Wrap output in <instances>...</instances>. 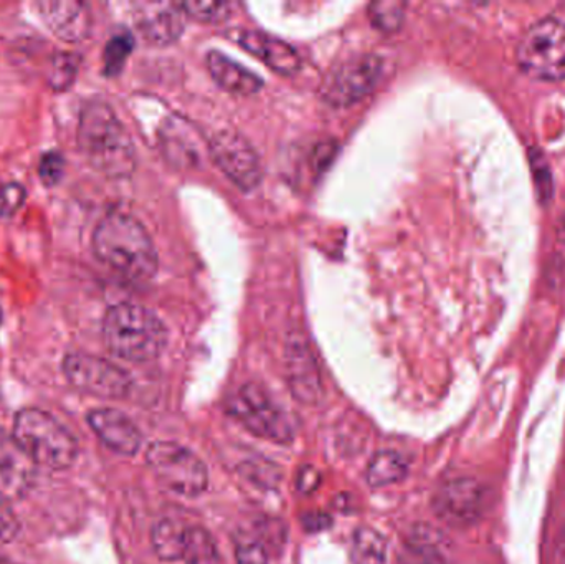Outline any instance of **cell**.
Masks as SVG:
<instances>
[{"instance_id":"6da1fadb","label":"cell","mask_w":565,"mask_h":564,"mask_svg":"<svg viewBox=\"0 0 565 564\" xmlns=\"http://www.w3.org/2000/svg\"><path fill=\"white\" fill-rule=\"evenodd\" d=\"M93 251L111 270L132 281L151 280L158 251L145 225L126 212H108L93 232Z\"/></svg>"},{"instance_id":"7a4b0ae2","label":"cell","mask_w":565,"mask_h":564,"mask_svg":"<svg viewBox=\"0 0 565 564\" xmlns=\"http://www.w3.org/2000/svg\"><path fill=\"white\" fill-rule=\"evenodd\" d=\"M76 139L89 164L106 178L125 179L135 172V142L108 103L93 99L83 106Z\"/></svg>"},{"instance_id":"3957f363","label":"cell","mask_w":565,"mask_h":564,"mask_svg":"<svg viewBox=\"0 0 565 564\" xmlns=\"http://www.w3.org/2000/svg\"><path fill=\"white\" fill-rule=\"evenodd\" d=\"M103 338L115 357L131 363H148L164 351L168 330L149 308L118 304L103 318Z\"/></svg>"},{"instance_id":"277c9868","label":"cell","mask_w":565,"mask_h":564,"mask_svg":"<svg viewBox=\"0 0 565 564\" xmlns=\"http://www.w3.org/2000/svg\"><path fill=\"white\" fill-rule=\"evenodd\" d=\"M12 436L39 467L60 472L78 459L76 437L55 416L39 407H25L15 414Z\"/></svg>"},{"instance_id":"5b68a950","label":"cell","mask_w":565,"mask_h":564,"mask_svg":"<svg viewBox=\"0 0 565 564\" xmlns=\"http://www.w3.org/2000/svg\"><path fill=\"white\" fill-rule=\"evenodd\" d=\"M518 65L537 82L565 78V20L544 17L527 26L516 49Z\"/></svg>"},{"instance_id":"8992f818","label":"cell","mask_w":565,"mask_h":564,"mask_svg":"<svg viewBox=\"0 0 565 564\" xmlns=\"http://www.w3.org/2000/svg\"><path fill=\"white\" fill-rule=\"evenodd\" d=\"M146 462L159 482L178 496L194 499L207 489V467L181 444L166 440L151 444L146 453Z\"/></svg>"},{"instance_id":"52a82bcc","label":"cell","mask_w":565,"mask_h":564,"mask_svg":"<svg viewBox=\"0 0 565 564\" xmlns=\"http://www.w3.org/2000/svg\"><path fill=\"white\" fill-rule=\"evenodd\" d=\"M228 411L241 421L252 434L275 444L291 443L295 426L288 414L274 403L267 391L258 384H245L228 403Z\"/></svg>"},{"instance_id":"ba28073f","label":"cell","mask_w":565,"mask_h":564,"mask_svg":"<svg viewBox=\"0 0 565 564\" xmlns=\"http://www.w3.org/2000/svg\"><path fill=\"white\" fill-rule=\"evenodd\" d=\"M63 374L79 393L99 400H122L132 387V380L122 368L95 354L72 351L63 358Z\"/></svg>"},{"instance_id":"9c48e42d","label":"cell","mask_w":565,"mask_h":564,"mask_svg":"<svg viewBox=\"0 0 565 564\" xmlns=\"http://www.w3.org/2000/svg\"><path fill=\"white\" fill-rule=\"evenodd\" d=\"M382 72V58L374 53L351 56L339 63L322 79L321 98L334 108H345L364 98Z\"/></svg>"},{"instance_id":"30bf717a","label":"cell","mask_w":565,"mask_h":564,"mask_svg":"<svg viewBox=\"0 0 565 564\" xmlns=\"http://www.w3.org/2000/svg\"><path fill=\"white\" fill-rule=\"evenodd\" d=\"M209 148L222 172L242 191H252L260 184L264 178L260 158L244 136L234 131L217 132Z\"/></svg>"},{"instance_id":"8fae6325","label":"cell","mask_w":565,"mask_h":564,"mask_svg":"<svg viewBox=\"0 0 565 564\" xmlns=\"http://www.w3.org/2000/svg\"><path fill=\"white\" fill-rule=\"evenodd\" d=\"M434 512L455 529L475 525L483 513L484 493L480 483L468 477L448 480L434 497Z\"/></svg>"},{"instance_id":"7c38bea8","label":"cell","mask_w":565,"mask_h":564,"mask_svg":"<svg viewBox=\"0 0 565 564\" xmlns=\"http://www.w3.org/2000/svg\"><path fill=\"white\" fill-rule=\"evenodd\" d=\"M36 466L12 434L0 433V493L7 499H25L35 487Z\"/></svg>"},{"instance_id":"4fadbf2b","label":"cell","mask_w":565,"mask_h":564,"mask_svg":"<svg viewBox=\"0 0 565 564\" xmlns=\"http://www.w3.org/2000/svg\"><path fill=\"white\" fill-rule=\"evenodd\" d=\"M286 377L292 396L305 406H318L324 396L321 373L305 341L292 340L286 347Z\"/></svg>"},{"instance_id":"5bb4252c","label":"cell","mask_w":565,"mask_h":564,"mask_svg":"<svg viewBox=\"0 0 565 564\" xmlns=\"http://www.w3.org/2000/svg\"><path fill=\"white\" fill-rule=\"evenodd\" d=\"M86 423L95 436L119 456L132 457L138 454L142 436L138 426L121 411L113 407H98L86 414Z\"/></svg>"},{"instance_id":"9a60e30c","label":"cell","mask_w":565,"mask_h":564,"mask_svg":"<svg viewBox=\"0 0 565 564\" xmlns=\"http://www.w3.org/2000/svg\"><path fill=\"white\" fill-rule=\"evenodd\" d=\"M36 9L46 26L63 42H83L92 30L88 3L78 0H46L36 3Z\"/></svg>"},{"instance_id":"2e32d148","label":"cell","mask_w":565,"mask_h":564,"mask_svg":"<svg viewBox=\"0 0 565 564\" xmlns=\"http://www.w3.org/2000/svg\"><path fill=\"white\" fill-rule=\"evenodd\" d=\"M185 12L181 3H145L139 6V32L148 42L166 45L175 42L184 32Z\"/></svg>"},{"instance_id":"e0dca14e","label":"cell","mask_w":565,"mask_h":564,"mask_svg":"<svg viewBox=\"0 0 565 564\" xmlns=\"http://www.w3.org/2000/svg\"><path fill=\"white\" fill-rule=\"evenodd\" d=\"M238 42L280 75H295L301 66L298 52L288 42L260 30H244Z\"/></svg>"},{"instance_id":"ac0fdd59","label":"cell","mask_w":565,"mask_h":564,"mask_svg":"<svg viewBox=\"0 0 565 564\" xmlns=\"http://www.w3.org/2000/svg\"><path fill=\"white\" fill-rule=\"evenodd\" d=\"M209 72H211L212 78L227 89L228 93H235V95H255L260 92L264 86V79L252 72V70L245 68L241 63L234 62L228 58L222 52H209L207 58Z\"/></svg>"},{"instance_id":"d6986e66","label":"cell","mask_w":565,"mask_h":564,"mask_svg":"<svg viewBox=\"0 0 565 564\" xmlns=\"http://www.w3.org/2000/svg\"><path fill=\"white\" fill-rule=\"evenodd\" d=\"M185 532H188V526L175 522V520L166 519L156 523L151 532V543L156 555L162 562H178V560H182Z\"/></svg>"},{"instance_id":"ffe728a7","label":"cell","mask_w":565,"mask_h":564,"mask_svg":"<svg viewBox=\"0 0 565 564\" xmlns=\"http://www.w3.org/2000/svg\"><path fill=\"white\" fill-rule=\"evenodd\" d=\"M407 462L394 450H381L372 457L365 479L371 487H387L401 482L407 476Z\"/></svg>"},{"instance_id":"44dd1931","label":"cell","mask_w":565,"mask_h":564,"mask_svg":"<svg viewBox=\"0 0 565 564\" xmlns=\"http://www.w3.org/2000/svg\"><path fill=\"white\" fill-rule=\"evenodd\" d=\"M352 564H385L387 563V542L377 530L362 526L352 536Z\"/></svg>"},{"instance_id":"7402d4cb","label":"cell","mask_w":565,"mask_h":564,"mask_svg":"<svg viewBox=\"0 0 565 564\" xmlns=\"http://www.w3.org/2000/svg\"><path fill=\"white\" fill-rule=\"evenodd\" d=\"M182 560L185 564H221L214 536L202 526H188Z\"/></svg>"},{"instance_id":"603a6c76","label":"cell","mask_w":565,"mask_h":564,"mask_svg":"<svg viewBox=\"0 0 565 564\" xmlns=\"http://www.w3.org/2000/svg\"><path fill=\"white\" fill-rule=\"evenodd\" d=\"M398 564H448L441 550L427 536L415 535L402 545Z\"/></svg>"},{"instance_id":"cb8c5ba5","label":"cell","mask_w":565,"mask_h":564,"mask_svg":"<svg viewBox=\"0 0 565 564\" xmlns=\"http://www.w3.org/2000/svg\"><path fill=\"white\" fill-rule=\"evenodd\" d=\"M135 49V39L131 33L119 32L109 39L106 43L103 62H105V73L108 76H116L121 73L129 53Z\"/></svg>"},{"instance_id":"d4e9b609","label":"cell","mask_w":565,"mask_h":564,"mask_svg":"<svg viewBox=\"0 0 565 564\" xmlns=\"http://www.w3.org/2000/svg\"><path fill=\"white\" fill-rule=\"evenodd\" d=\"M79 70V56L75 52H58L52 58L49 83L53 89L70 88L75 83Z\"/></svg>"},{"instance_id":"484cf974","label":"cell","mask_w":565,"mask_h":564,"mask_svg":"<svg viewBox=\"0 0 565 564\" xmlns=\"http://www.w3.org/2000/svg\"><path fill=\"white\" fill-rule=\"evenodd\" d=\"M405 3L394 2H374L369 7V17L377 29L384 32H395L401 29L405 19Z\"/></svg>"},{"instance_id":"4316f807","label":"cell","mask_w":565,"mask_h":564,"mask_svg":"<svg viewBox=\"0 0 565 564\" xmlns=\"http://www.w3.org/2000/svg\"><path fill=\"white\" fill-rule=\"evenodd\" d=\"M530 159L540 201L547 204L554 192L553 172H551L550 162H547L546 156L537 149H531Z\"/></svg>"},{"instance_id":"83f0119b","label":"cell","mask_w":565,"mask_h":564,"mask_svg":"<svg viewBox=\"0 0 565 564\" xmlns=\"http://www.w3.org/2000/svg\"><path fill=\"white\" fill-rule=\"evenodd\" d=\"M185 15L199 22H222L231 17L232 3L228 2H182Z\"/></svg>"},{"instance_id":"f1b7e54d","label":"cell","mask_w":565,"mask_h":564,"mask_svg":"<svg viewBox=\"0 0 565 564\" xmlns=\"http://www.w3.org/2000/svg\"><path fill=\"white\" fill-rule=\"evenodd\" d=\"M26 199V189L20 182H6L0 185V217H12Z\"/></svg>"},{"instance_id":"f546056e","label":"cell","mask_w":565,"mask_h":564,"mask_svg":"<svg viewBox=\"0 0 565 564\" xmlns=\"http://www.w3.org/2000/svg\"><path fill=\"white\" fill-rule=\"evenodd\" d=\"M65 171V158L58 151H46L40 158L39 175L45 185H56Z\"/></svg>"},{"instance_id":"4dcf8cb0","label":"cell","mask_w":565,"mask_h":564,"mask_svg":"<svg viewBox=\"0 0 565 564\" xmlns=\"http://www.w3.org/2000/svg\"><path fill=\"white\" fill-rule=\"evenodd\" d=\"M19 535V517L12 510V502L0 493V543L15 542Z\"/></svg>"},{"instance_id":"1f68e13d","label":"cell","mask_w":565,"mask_h":564,"mask_svg":"<svg viewBox=\"0 0 565 564\" xmlns=\"http://www.w3.org/2000/svg\"><path fill=\"white\" fill-rule=\"evenodd\" d=\"M237 564H268V553L260 542L245 540L237 546Z\"/></svg>"},{"instance_id":"d6a6232c","label":"cell","mask_w":565,"mask_h":564,"mask_svg":"<svg viewBox=\"0 0 565 564\" xmlns=\"http://www.w3.org/2000/svg\"><path fill=\"white\" fill-rule=\"evenodd\" d=\"M321 486V473L315 469V467L305 466L298 472V479H296V487L298 492L302 496H311Z\"/></svg>"},{"instance_id":"836d02e7","label":"cell","mask_w":565,"mask_h":564,"mask_svg":"<svg viewBox=\"0 0 565 564\" xmlns=\"http://www.w3.org/2000/svg\"><path fill=\"white\" fill-rule=\"evenodd\" d=\"M302 525L308 532L318 533L322 530L329 529L332 525L331 517L326 513H309L302 519Z\"/></svg>"},{"instance_id":"e575fe53","label":"cell","mask_w":565,"mask_h":564,"mask_svg":"<svg viewBox=\"0 0 565 564\" xmlns=\"http://www.w3.org/2000/svg\"><path fill=\"white\" fill-rule=\"evenodd\" d=\"M556 235L557 241L565 245V212L563 215H561L559 221H557Z\"/></svg>"},{"instance_id":"d590c367","label":"cell","mask_w":565,"mask_h":564,"mask_svg":"<svg viewBox=\"0 0 565 564\" xmlns=\"http://www.w3.org/2000/svg\"><path fill=\"white\" fill-rule=\"evenodd\" d=\"M0 564H13V563L6 562V560L0 558Z\"/></svg>"},{"instance_id":"8d00e7d4","label":"cell","mask_w":565,"mask_h":564,"mask_svg":"<svg viewBox=\"0 0 565 564\" xmlns=\"http://www.w3.org/2000/svg\"><path fill=\"white\" fill-rule=\"evenodd\" d=\"M0 323H2V308H0Z\"/></svg>"}]
</instances>
